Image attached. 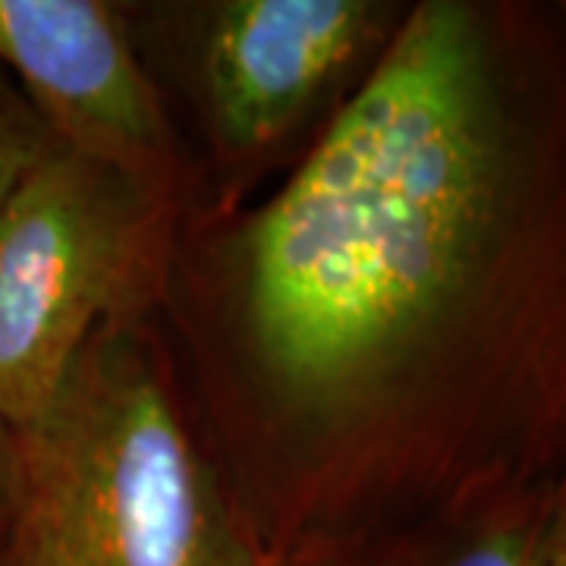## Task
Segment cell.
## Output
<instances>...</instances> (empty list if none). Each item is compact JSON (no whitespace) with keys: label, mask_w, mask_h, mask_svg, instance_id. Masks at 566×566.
<instances>
[{"label":"cell","mask_w":566,"mask_h":566,"mask_svg":"<svg viewBox=\"0 0 566 566\" xmlns=\"http://www.w3.org/2000/svg\"><path fill=\"white\" fill-rule=\"evenodd\" d=\"M274 566L566 472V25L422 0L252 211L182 214L161 308Z\"/></svg>","instance_id":"1"},{"label":"cell","mask_w":566,"mask_h":566,"mask_svg":"<svg viewBox=\"0 0 566 566\" xmlns=\"http://www.w3.org/2000/svg\"><path fill=\"white\" fill-rule=\"evenodd\" d=\"M10 434L0 566H274L151 315L95 331L51 403Z\"/></svg>","instance_id":"2"},{"label":"cell","mask_w":566,"mask_h":566,"mask_svg":"<svg viewBox=\"0 0 566 566\" xmlns=\"http://www.w3.org/2000/svg\"><path fill=\"white\" fill-rule=\"evenodd\" d=\"M107 164L54 151L0 211V424L39 416L104 324L161 308L182 214Z\"/></svg>","instance_id":"3"},{"label":"cell","mask_w":566,"mask_h":566,"mask_svg":"<svg viewBox=\"0 0 566 566\" xmlns=\"http://www.w3.org/2000/svg\"><path fill=\"white\" fill-rule=\"evenodd\" d=\"M381 0H199L126 7L142 57L177 73L223 177L327 120L406 17Z\"/></svg>","instance_id":"4"},{"label":"cell","mask_w":566,"mask_h":566,"mask_svg":"<svg viewBox=\"0 0 566 566\" xmlns=\"http://www.w3.org/2000/svg\"><path fill=\"white\" fill-rule=\"evenodd\" d=\"M0 66L66 151L189 205L180 142L123 3L0 0Z\"/></svg>","instance_id":"5"},{"label":"cell","mask_w":566,"mask_h":566,"mask_svg":"<svg viewBox=\"0 0 566 566\" xmlns=\"http://www.w3.org/2000/svg\"><path fill=\"white\" fill-rule=\"evenodd\" d=\"M560 482L513 488L283 566H547Z\"/></svg>","instance_id":"6"},{"label":"cell","mask_w":566,"mask_h":566,"mask_svg":"<svg viewBox=\"0 0 566 566\" xmlns=\"http://www.w3.org/2000/svg\"><path fill=\"white\" fill-rule=\"evenodd\" d=\"M61 148L20 85L0 66V211L13 199L20 182Z\"/></svg>","instance_id":"7"},{"label":"cell","mask_w":566,"mask_h":566,"mask_svg":"<svg viewBox=\"0 0 566 566\" xmlns=\"http://www.w3.org/2000/svg\"><path fill=\"white\" fill-rule=\"evenodd\" d=\"M13 504V434L0 424V535Z\"/></svg>","instance_id":"8"},{"label":"cell","mask_w":566,"mask_h":566,"mask_svg":"<svg viewBox=\"0 0 566 566\" xmlns=\"http://www.w3.org/2000/svg\"><path fill=\"white\" fill-rule=\"evenodd\" d=\"M547 566H566V472L564 479H560V494H557V513H554Z\"/></svg>","instance_id":"9"},{"label":"cell","mask_w":566,"mask_h":566,"mask_svg":"<svg viewBox=\"0 0 566 566\" xmlns=\"http://www.w3.org/2000/svg\"><path fill=\"white\" fill-rule=\"evenodd\" d=\"M554 10H557V17H560L566 25V3H554Z\"/></svg>","instance_id":"10"},{"label":"cell","mask_w":566,"mask_h":566,"mask_svg":"<svg viewBox=\"0 0 566 566\" xmlns=\"http://www.w3.org/2000/svg\"><path fill=\"white\" fill-rule=\"evenodd\" d=\"M0 542H3V535H0Z\"/></svg>","instance_id":"11"}]
</instances>
